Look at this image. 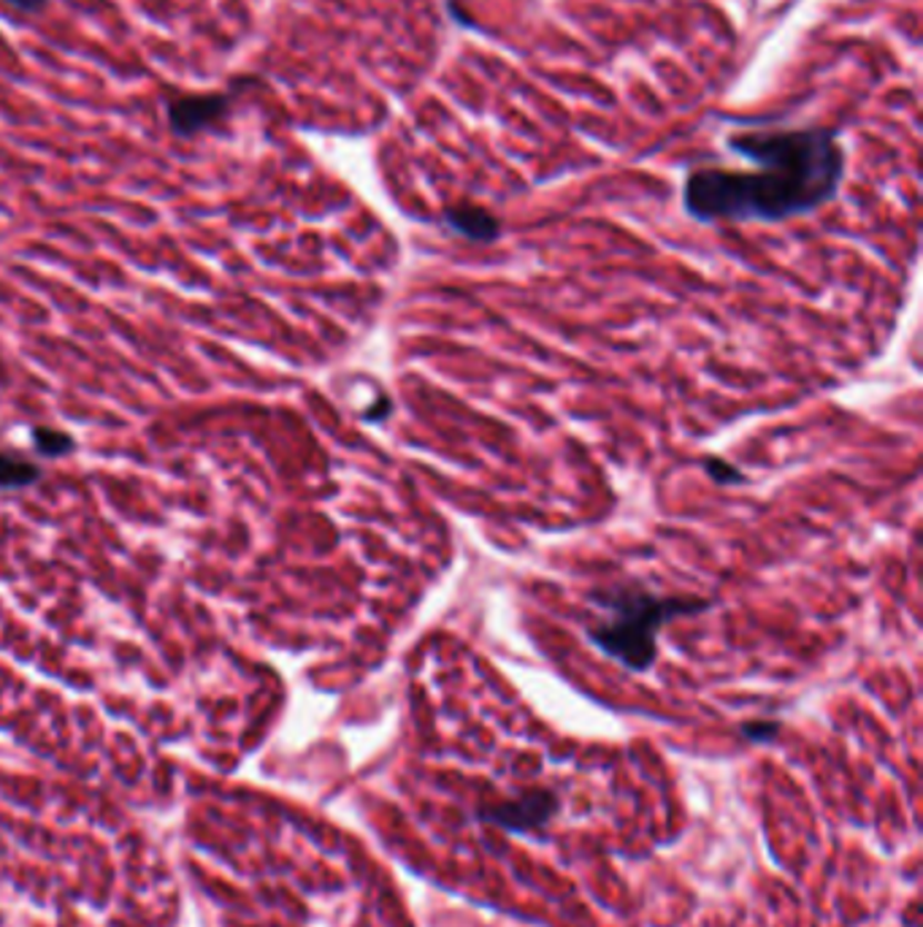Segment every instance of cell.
Wrapping results in <instances>:
<instances>
[{"label": "cell", "mask_w": 923, "mask_h": 927, "mask_svg": "<svg viewBox=\"0 0 923 927\" xmlns=\"http://www.w3.org/2000/svg\"><path fill=\"white\" fill-rule=\"evenodd\" d=\"M729 147L759 171L702 169L685 179V212L699 222H783L837 196L845 152L832 128L734 136Z\"/></svg>", "instance_id": "6da1fadb"}, {"label": "cell", "mask_w": 923, "mask_h": 927, "mask_svg": "<svg viewBox=\"0 0 923 927\" xmlns=\"http://www.w3.org/2000/svg\"><path fill=\"white\" fill-rule=\"evenodd\" d=\"M593 599L602 616H596V621L588 627V640L631 672H644L653 667L659 654V632L666 624L680 616L704 614L710 608L708 599L659 597L625 586L599 591Z\"/></svg>", "instance_id": "7a4b0ae2"}, {"label": "cell", "mask_w": 923, "mask_h": 927, "mask_svg": "<svg viewBox=\"0 0 923 927\" xmlns=\"http://www.w3.org/2000/svg\"><path fill=\"white\" fill-rule=\"evenodd\" d=\"M233 98L228 92H188L169 103V126L182 139L220 126L231 114Z\"/></svg>", "instance_id": "3957f363"}, {"label": "cell", "mask_w": 923, "mask_h": 927, "mask_svg": "<svg viewBox=\"0 0 923 927\" xmlns=\"http://www.w3.org/2000/svg\"><path fill=\"white\" fill-rule=\"evenodd\" d=\"M555 808H559V800H555L553 793H548V789H534V793L520 795L515 800L495 803V806L485 811V819L499 827H506V830L529 833L534 830V827H542L544 821L553 817Z\"/></svg>", "instance_id": "277c9868"}, {"label": "cell", "mask_w": 923, "mask_h": 927, "mask_svg": "<svg viewBox=\"0 0 923 927\" xmlns=\"http://www.w3.org/2000/svg\"><path fill=\"white\" fill-rule=\"evenodd\" d=\"M444 222L450 226V231H455L458 237L469 239V242H482V245L495 242L501 233L499 220L480 207L448 209V212H444Z\"/></svg>", "instance_id": "5b68a950"}, {"label": "cell", "mask_w": 923, "mask_h": 927, "mask_svg": "<svg viewBox=\"0 0 923 927\" xmlns=\"http://www.w3.org/2000/svg\"><path fill=\"white\" fill-rule=\"evenodd\" d=\"M41 478L39 467L14 459V456L0 453V488H24Z\"/></svg>", "instance_id": "8992f818"}, {"label": "cell", "mask_w": 923, "mask_h": 927, "mask_svg": "<svg viewBox=\"0 0 923 927\" xmlns=\"http://www.w3.org/2000/svg\"><path fill=\"white\" fill-rule=\"evenodd\" d=\"M33 440H36V448H39L41 453H47V456H63L73 448L71 437L63 435V431H54V429H36Z\"/></svg>", "instance_id": "52a82bcc"}, {"label": "cell", "mask_w": 923, "mask_h": 927, "mask_svg": "<svg viewBox=\"0 0 923 927\" xmlns=\"http://www.w3.org/2000/svg\"><path fill=\"white\" fill-rule=\"evenodd\" d=\"M704 469H708V475L712 480H715L718 486H736V484H745V475L740 472V469L734 467V464H726L721 459H708L704 461Z\"/></svg>", "instance_id": "ba28073f"}, {"label": "cell", "mask_w": 923, "mask_h": 927, "mask_svg": "<svg viewBox=\"0 0 923 927\" xmlns=\"http://www.w3.org/2000/svg\"><path fill=\"white\" fill-rule=\"evenodd\" d=\"M774 732H777V725H770V721H764V725H748L745 727V735L753 740H770Z\"/></svg>", "instance_id": "9c48e42d"}, {"label": "cell", "mask_w": 923, "mask_h": 927, "mask_svg": "<svg viewBox=\"0 0 923 927\" xmlns=\"http://www.w3.org/2000/svg\"><path fill=\"white\" fill-rule=\"evenodd\" d=\"M6 3L14 6V9H20V11H41L47 0H6Z\"/></svg>", "instance_id": "30bf717a"}]
</instances>
